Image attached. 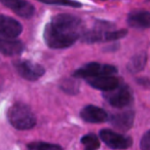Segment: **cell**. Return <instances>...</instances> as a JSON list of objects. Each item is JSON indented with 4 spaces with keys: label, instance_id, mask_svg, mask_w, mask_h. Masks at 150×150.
<instances>
[{
    "label": "cell",
    "instance_id": "obj_15",
    "mask_svg": "<svg viewBox=\"0 0 150 150\" xmlns=\"http://www.w3.org/2000/svg\"><path fill=\"white\" fill-rule=\"evenodd\" d=\"M147 63V54L145 52H139L132 57L127 65V69L129 73H138L145 68Z\"/></svg>",
    "mask_w": 150,
    "mask_h": 150
},
{
    "label": "cell",
    "instance_id": "obj_7",
    "mask_svg": "<svg viewBox=\"0 0 150 150\" xmlns=\"http://www.w3.org/2000/svg\"><path fill=\"white\" fill-rule=\"evenodd\" d=\"M114 25L105 21H97L94 27L83 33L81 41L86 43H96L99 41H106V35L109 31L113 30Z\"/></svg>",
    "mask_w": 150,
    "mask_h": 150
},
{
    "label": "cell",
    "instance_id": "obj_11",
    "mask_svg": "<svg viewBox=\"0 0 150 150\" xmlns=\"http://www.w3.org/2000/svg\"><path fill=\"white\" fill-rule=\"evenodd\" d=\"M86 82L94 88L103 91L105 93L113 91L121 84L120 79L114 75H106V76L90 78V79H86Z\"/></svg>",
    "mask_w": 150,
    "mask_h": 150
},
{
    "label": "cell",
    "instance_id": "obj_1",
    "mask_svg": "<svg viewBox=\"0 0 150 150\" xmlns=\"http://www.w3.org/2000/svg\"><path fill=\"white\" fill-rule=\"evenodd\" d=\"M83 23L78 17L61 13L52 17L44 27L43 39L52 50L70 47L83 35Z\"/></svg>",
    "mask_w": 150,
    "mask_h": 150
},
{
    "label": "cell",
    "instance_id": "obj_13",
    "mask_svg": "<svg viewBox=\"0 0 150 150\" xmlns=\"http://www.w3.org/2000/svg\"><path fill=\"white\" fill-rule=\"evenodd\" d=\"M127 24L129 27L136 29H147L150 28V11H132L127 17Z\"/></svg>",
    "mask_w": 150,
    "mask_h": 150
},
{
    "label": "cell",
    "instance_id": "obj_8",
    "mask_svg": "<svg viewBox=\"0 0 150 150\" xmlns=\"http://www.w3.org/2000/svg\"><path fill=\"white\" fill-rule=\"evenodd\" d=\"M23 31L22 25L13 18L2 15L0 17V34L3 39H16Z\"/></svg>",
    "mask_w": 150,
    "mask_h": 150
},
{
    "label": "cell",
    "instance_id": "obj_20",
    "mask_svg": "<svg viewBox=\"0 0 150 150\" xmlns=\"http://www.w3.org/2000/svg\"><path fill=\"white\" fill-rule=\"evenodd\" d=\"M140 148L141 150H150V129L144 134L140 142Z\"/></svg>",
    "mask_w": 150,
    "mask_h": 150
},
{
    "label": "cell",
    "instance_id": "obj_9",
    "mask_svg": "<svg viewBox=\"0 0 150 150\" xmlns=\"http://www.w3.org/2000/svg\"><path fill=\"white\" fill-rule=\"evenodd\" d=\"M4 6L8 7L16 15L24 19H30L33 17L35 8L27 0H0Z\"/></svg>",
    "mask_w": 150,
    "mask_h": 150
},
{
    "label": "cell",
    "instance_id": "obj_3",
    "mask_svg": "<svg viewBox=\"0 0 150 150\" xmlns=\"http://www.w3.org/2000/svg\"><path fill=\"white\" fill-rule=\"evenodd\" d=\"M118 69L117 67L109 64H100L97 62L88 63L82 67L75 70L73 73V77L75 78H90L99 77V76H106V75L116 74Z\"/></svg>",
    "mask_w": 150,
    "mask_h": 150
},
{
    "label": "cell",
    "instance_id": "obj_19",
    "mask_svg": "<svg viewBox=\"0 0 150 150\" xmlns=\"http://www.w3.org/2000/svg\"><path fill=\"white\" fill-rule=\"evenodd\" d=\"M39 2H42L44 4L50 5H61V6H70L74 8H79L81 7V3L75 0H37Z\"/></svg>",
    "mask_w": 150,
    "mask_h": 150
},
{
    "label": "cell",
    "instance_id": "obj_16",
    "mask_svg": "<svg viewBox=\"0 0 150 150\" xmlns=\"http://www.w3.org/2000/svg\"><path fill=\"white\" fill-rule=\"evenodd\" d=\"M60 88L63 92L67 93L69 95H76L79 92V81L74 78H66L60 84Z\"/></svg>",
    "mask_w": 150,
    "mask_h": 150
},
{
    "label": "cell",
    "instance_id": "obj_4",
    "mask_svg": "<svg viewBox=\"0 0 150 150\" xmlns=\"http://www.w3.org/2000/svg\"><path fill=\"white\" fill-rule=\"evenodd\" d=\"M103 97L111 106L115 108H125L133 102V93L125 83H121L113 91L104 93Z\"/></svg>",
    "mask_w": 150,
    "mask_h": 150
},
{
    "label": "cell",
    "instance_id": "obj_21",
    "mask_svg": "<svg viewBox=\"0 0 150 150\" xmlns=\"http://www.w3.org/2000/svg\"><path fill=\"white\" fill-rule=\"evenodd\" d=\"M137 81L139 84H143V86H150V80H148L147 78H138Z\"/></svg>",
    "mask_w": 150,
    "mask_h": 150
},
{
    "label": "cell",
    "instance_id": "obj_22",
    "mask_svg": "<svg viewBox=\"0 0 150 150\" xmlns=\"http://www.w3.org/2000/svg\"><path fill=\"white\" fill-rule=\"evenodd\" d=\"M148 1H150V0H148Z\"/></svg>",
    "mask_w": 150,
    "mask_h": 150
},
{
    "label": "cell",
    "instance_id": "obj_5",
    "mask_svg": "<svg viewBox=\"0 0 150 150\" xmlns=\"http://www.w3.org/2000/svg\"><path fill=\"white\" fill-rule=\"evenodd\" d=\"M13 67L18 74L29 81H35L42 77L45 73L43 66L28 60H19L13 62Z\"/></svg>",
    "mask_w": 150,
    "mask_h": 150
},
{
    "label": "cell",
    "instance_id": "obj_14",
    "mask_svg": "<svg viewBox=\"0 0 150 150\" xmlns=\"http://www.w3.org/2000/svg\"><path fill=\"white\" fill-rule=\"evenodd\" d=\"M25 50L23 42L18 39H3L0 41V50L4 56H19Z\"/></svg>",
    "mask_w": 150,
    "mask_h": 150
},
{
    "label": "cell",
    "instance_id": "obj_2",
    "mask_svg": "<svg viewBox=\"0 0 150 150\" xmlns=\"http://www.w3.org/2000/svg\"><path fill=\"white\" fill-rule=\"evenodd\" d=\"M7 119L15 129H30L36 125V117L29 106L24 103H15L7 111Z\"/></svg>",
    "mask_w": 150,
    "mask_h": 150
},
{
    "label": "cell",
    "instance_id": "obj_17",
    "mask_svg": "<svg viewBox=\"0 0 150 150\" xmlns=\"http://www.w3.org/2000/svg\"><path fill=\"white\" fill-rule=\"evenodd\" d=\"M81 144L84 150H98L100 147V140L95 134H88L81 138Z\"/></svg>",
    "mask_w": 150,
    "mask_h": 150
},
{
    "label": "cell",
    "instance_id": "obj_10",
    "mask_svg": "<svg viewBox=\"0 0 150 150\" xmlns=\"http://www.w3.org/2000/svg\"><path fill=\"white\" fill-rule=\"evenodd\" d=\"M80 117L90 123H102L109 120V115L104 109L95 105H86L80 111Z\"/></svg>",
    "mask_w": 150,
    "mask_h": 150
},
{
    "label": "cell",
    "instance_id": "obj_18",
    "mask_svg": "<svg viewBox=\"0 0 150 150\" xmlns=\"http://www.w3.org/2000/svg\"><path fill=\"white\" fill-rule=\"evenodd\" d=\"M28 150H62V147L57 144L46 142H32L28 144Z\"/></svg>",
    "mask_w": 150,
    "mask_h": 150
},
{
    "label": "cell",
    "instance_id": "obj_12",
    "mask_svg": "<svg viewBox=\"0 0 150 150\" xmlns=\"http://www.w3.org/2000/svg\"><path fill=\"white\" fill-rule=\"evenodd\" d=\"M134 118H135V112L133 110H127L112 114L109 117V121L116 129L127 132L133 127Z\"/></svg>",
    "mask_w": 150,
    "mask_h": 150
},
{
    "label": "cell",
    "instance_id": "obj_6",
    "mask_svg": "<svg viewBox=\"0 0 150 150\" xmlns=\"http://www.w3.org/2000/svg\"><path fill=\"white\" fill-rule=\"evenodd\" d=\"M101 140L108 147L112 149H127L133 145V140L127 136L114 132L112 129H104L99 133Z\"/></svg>",
    "mask_w": 150,
    "mask_h": 150
}]
</instances>
